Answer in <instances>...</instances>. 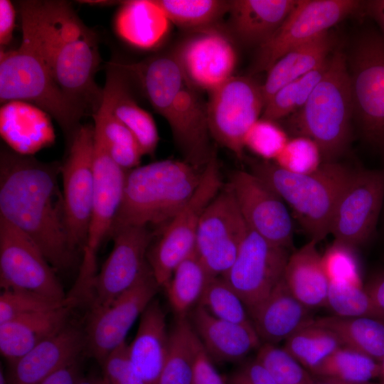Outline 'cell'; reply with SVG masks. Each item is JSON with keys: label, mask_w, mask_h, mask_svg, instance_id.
Instances as JSON below:
<instances>
[{"label": "cell", "mask_w": 384, "mask_h": 384, "mask_svg": "<svg viewBox=\"0 0 384 384\" xmlns=\"http://www.w3.org/2000/svg\"><path fill=\"white\" fill-rule=\"evenodd\" d=\"M60 168L1 147L0 216L31 238L55 271L71 268L78 254L65 225Z\"/></svg>", "instance_id": "cell-1"}, {"label": "cell", "mask_w": 384, "mask_h": 384, "mask_svg": "<svg viewBox=\"0 0 384 384\" xmlns=\"http://www.w3.org/2000/svg\"><path fill=\"white\" fill-rule=\"evenodd\" d=\"M22 41L43 60L60 89L92 114L103 95L95 80L100 63L96 33L65 1L19 3Z\"/></svg>", "instance_id": "cell-2"}, {"label": "cell", "mask_w": 384, "mask_h": 384, "mask_svg": "<svg viewBox=\"0 0 384 384\" xmlns=\"http://www.w3.org/2000/svg\"><path fill=\"white\" fill-rule=\"evenodd\" d=\"M112 62L139 83L152 107L166 119L183 160L203 170L214 151L207 102L188 80L174 51L135 63Z\"/></svg>", "instance_id": "cell-3"}, {"label": "cell", "mask_w": 384, "mask_h": 384, "mask_svg": "<svg viewBox=\"0 0 384 384\" xmlns=\"http://www.w3.org/2000/svg\"><path fill=\"white\" fill-rule=\"evenodd\" d=\"M184 160L164 159L127 171L123 199L110 230L167 224L191 198L201 179Z\"/></svg>", "instance_id": "cell-4"}, {"label": "cell", "mask_w": 384, "mask_h": 384, "mask_svg": "<svg viewBox=\"0 0 384 384\" xmlns=\"http://www.w3.org/2000/svg\"><path fill=\"white\" fill-rule=\"evenodd\" d=\"M248 164L250 172L291 208L310 240L319 242L330 233L337 203L354 169L328 161L313 172L299 174L272 161L250 159Z\"/></svg>", "instance_id": "cell-5"}, {"label": "cell", "mask_w": 384, "mask_h": 384, "mask_svg": "<svg viewBox=\"0 0 384 384\" xmlns=\"http://www.w3.org/2000/svg\"><path fill=\"white\" fill-rule=\"evenodd\" d=\"M353 117L346 57L336 50L323 78L304 105L289 115L288 127L295 137H305L318 146L324 162L335 161L348 145Z\"/></svg>", "instance_id": "cell-6"}, {"label": "cell", "mask_w": 384, "mask_h": 384, "mask_svg": "<svg viewBox=\"0 0 384 384\" xmlns=\"http://www.w3.org/2000/svg\"><path fill=\"white\" fill-rule=\"evenodd\" d=\"M0 101H22L53 117L67 144L82 125L86 110L58 85L41 58L26 43L0 51Z\"/></svg>", "instance_id": "cell-7"}, {"label": "cell", "mask_w": 384, "mask_h": 384, "mask_svg": "<svg viewBox=\"0 0 384 384\" xmlns=\"http://www.w3.org/2000/svg\"><path fill=\"white\" fill-rule=\"evenodd\" d=\"M222 188L219 164L214 151L191 198L159 230L155 242L149 248L147 260L159 287L164 288L176 268L195 252L202 215Z\"/></svg>", "instance_id": "cell-8"}, {"label": "cell", "mask_w": 384, "mask_h": 384, "mask_svg": "<svg viewBox=\"0 0 384 384\" xmlns=\"http://www.w3.org/2000/svg\"><path fill=\"white\" fill-rule=\"evenodd\" d=\"M356 117L365 139L384 146V36L370 31L355 45L349 71Z\"/></svg>", "instance_id": "cell-9"}, {"label": "cell", "mask_w": 384, "mask_h": 384, "mask_svg": "<svg viewBox=\"0 0 384 384\" xmlns=\"http://www.w3.org/2000/svg\"><path fill=\"white\" fill-rule=\"evenodd\" d=\"M209 93L210 137L242 159L245 137L265 107L261 85L250 78L233 76Z\"/></svg>", "instance_id": "cell-10"}, {"label": "cell", "mask_w": 384, "mask_h": 384, "mask_svg": "<svg viewBox=\"0 0 384 384\" xmlns=\"http://www.w3.org/2000/svg\"><path fill=\"white\" fill-rule=\"evenodd\" d=\"M95 130L91 124H82L67 144L61 162L65 218L68 235L76 251L87 245L94 193Z\"/></svg>", "instance_id": "cell-11"}, {"label": "cell", "mask_w": 384, "mask_h": 384, "mask_svg": "<svg viewBox=\"0 0 384 384\" xmlns=\"http://www.w3.org/2000/svg\"><path fill=\"white\" fill-rule=\"evenodd\" d=\"M356 0H299L277 30L259 46L251 73L267 71L291 50L303 45L363 9Z\"/></svg>", "instance_id": "cell-12"}, {"label": "cell", "mask_w": 384, "mask_h": 384, "mask_svg": "<svg viewBox=\"0 0 384 384\" xmlns=\"http://www.w3.org/2000/svg\"><path fill=\"white\" fill-rule=\"evenodd\" d=\"M0 285L56 301L66 295L55 270L26 234L0 216Z\"/></svg>", "instance_id": "cell-13"}, {"label": "cell", "mask_w": 384, "mask_h": 384, "mask_svg": "<svg viewBox=\"0 0 384 384\" xmlns=\"http://www.w3.org/2000/svg\"><path fill=\"white\" fill-rule=\"evenodd\" d=\"M247 230L228 184L205 209L196 238L195 252L213 277H222L231 267Z\"/></svg>", "instance_id": "cell-14"}, {"label": "cell", "mask_w": 384, "mask_h": 384, "mask_svg": "<svg viewBox=\"0 0 384 384\" xmlns=\"http://www.w3.org/2000/svg\"><path fill=\"white\" fill-rule=\"evenodd\" d=\"M154 236L146 226L124 227L111 235L113 247L95 277L91 311L109 304L151 270L147 253Z\"/></svg>", "instance_id": "cell-15"}, {"label": "cell", "mask_w": 384, "mask_h": 384, "mask_svg": "<svg viewBox=\"0 0 384 384\" xmlns=\"http://www.w3.org/2000/svg\"><path fill=\"white\" fill-rule=\"evenodd\" d=\"M384 201V171L355 169L333 215L334 241L351 247L366 242L375 230Z\"/></svg>", "instance_id": "cell-16"}, {"label": "cell", "mask_w": 384, "mask_h": 384, "mask_svg": "<svg viewBox=\"0 0 384 384\" xmlns=\"http://www.w3.org/2000/svg\"><path fill=\"white\" fill-rule=\"evenodd\" d=\"M289 257L287 249L270 242L248 228L233 263L222 277L248 311L282 279Z\"/></svg>", "instance_id": "cell-17"}, {"label": "cell", "mask_w": 384, "mask_h": 384, "mask_svg": "<svg viewBox=\"0 0 384 384\" xmlns=\"http://www.w3.org/2000/svg\"><path fill=\"white\" fill-rule=\"evenodd\" d=\"M159 286L151 270L109 304L91 311L85 331V346L102 365L120 345L137 318L154 299Z\"/></svg>", "instance_id": "cell-18"}, {"label": "cell", "mask_w": 384, "mask_h": 384, "mask_svg": "<svg viewBox=\"0 0 384 384\" xmlns=\"http://www.w3.org/2000/svg\"><path fill=\"white\" fill-rule=\"evenodd\" d=\"M228 184L248 228L275 245L289 247L293 227L283 200L250 171H235Z\"/></svg>", "instance_id": "cell-19"}, {"label": "cell", "mask_w": 384, "mask_h": 384, "mask_svg": "<svg viewBox=\"0 0 384 384\" xmlns=\"http://www.w3.org/2000/svg\"><path fill=\"white\" fill-rule=\"evenodd\" d=\"M191 83L210 92L233 76L237 53L232 38L218 27L193 33L174 50Z\"/></svg>", "instance_id": "cell-20"}, {"label": "cell", "mask_w": 384, "mask_h": 384, "mask_svg": "<svg viewBox=\"0 0 384 384\" xmlns=\"http://www.w3.org/2000/svg\"><path fill=\"white\" fill-rule=\"evenodd\" d=\"M94 193L91 220L85 247L97 252L110 230L121 206L127 171L110 156L95 133Z\"/></svg>", "instance_id": "cell-21"}, {"label": "cell", "mask_w": 384, "mask_h": 384, "mask_svg": "<svg viewBox=\"0 0 384 384\" xmlns=\"http://www.w3.org/2000/svg\"><path fill=\"white\" fill-rule=\"evenodd\" d=\"M85 346V338L78 329L65 326L43 341L27 353L10 363L9 384H38L77 362Z\"/></svg>", "instance_id": "cell-22"}, {"label": "cell", "mask_w": 384, "mask_h": 384, "mask_svg": "<svg viewBox=\"0 0 384 384\" xmlns=\"http://www.w3.org/2000/svg\"><path fill=\"white\" fill-rule=\"evenodd\" d=\"M189 322L212 360L240 361L262 345L252 324L220 319L199 304L192 310Z\"/></svg>", "instance_id": "cell-23"}, {"label": "cell", "mask_w": 384, "mask_h": 384, "mask_svg": "<svg viewBox=\"0 0 384 384\" xmlns=\"http://www.w3.org/2000/svg\"><path fill=\"white\" fill-rule=\"evenodd\" d=\"M309 309L292 294L283 277L270 294L247 313L261 342L275 345L314 320Z\"/></svg>", "instance_id": "cell-24"}, {"label": "cell", "mask_w": 384, "mask_h": 384, "mask_svg": "<svg viewBox=\"0 0 384 384\" xmlns=\"http://www.w3.org/2000/svg\"><path fill=\"white\" fill-rule=\"evenodd\" d=\"M139 318L135 337L128 344L129 359L146 384H158L169 343L166 315L159 300L154 298Z\"/></svg>", "instance_id": "cell-25"}, {"label": "cell", "mask_w": 384, "mask_h": 384, "mask_svg": "<svg viewBox=\"0 0 384 384\" xmlns=\"http://www.w3.org/2000/svg\"><path fill=\"white\" fill-rule=\"evenodd\" d=\"M299 0H232L228 35L244 45L260 46L277 30Z\"/></svg>", "instance_id": "cell-26"}, {"label": "cell", "mask_w": 384, "mask_h": 384, "mask_svg": "<svg viewBox=\"0 0 384 384\" xmlns=\"http://www.w3.org/2000/svg\"><path fill=\"white\" fill-rule=\"evenodd\" d=\"M102 97L112 114L132 133L143 155L153 156L159 141L156 123L133 97L127 75L112 61L107 66Z\"/></svg>", "instance_id": "cell-27"}, {"label": "cell", "mask_w": 384, "mask_h": 384, "mask_svg": "<svg viewBox=\"0 0 384 384\" xmlns=\"http://www.w3.org/2000/svg\"><path fill=\"white\" fill-rule=\"evenodd\" d=\"M71 305L31 313L0 324V351L9 363L65 326Z\"/></svg>", "instance_id": "cell-28"}, {"label": "cell", "mask_w": 384, "mask_h": 384, "mask_svg": "<svg viewBox=\"0 0 384 384\" xmlns=\"http://www.w3.org/2000/svg\"><path fill=\"white\" fill-rule=\"evenodd\" d=\"M1 134L14 151L28 155L50 144L54 139L50 116L22 101L1 104Z\"/></svg>", "instance_id": "cell-29"}, {"label": "cell", "mask_w": 384, "mask_h": 384, "mask_svg": "<svg viewBox=\"0 0 384 384\" xmlns=\"http://www.w3.org/2000/svg\"><path fill=\"white\" fill-rule=\"evenodd\" d=\"M114 28L117 34L132 46L149 50L166 36L171 23L153 0L121 1Z\"/></svg>", "instance_id": "cell-30"}, {"label": "cell", "mask_w": 384, "mask_h": 384, "mask_svg": "<svg viewBox=\"0 0 384 384\" xmlns=\"http://www.w3.org/2000/svg\"><path fill=\"white\" fill-rule=\"evenodd\" d=\"M317 243L310 240L289 255L284 274L292 294L309 309L326 306L329 287Z\"/></svg>", "instance_id": "cell-31"}, {"label": "cell", "mask_w": 384, "mask_h": 384, "mask_svg": "<svg viewBox=\"0 0 384 384\" xmlns=\"http://www.w3.org/2000/svg\"><path fill=\"white\" fill-rule=\"evenodd\" d=\"M331 48V38L326 31L291 50L276 61L267 70V78L261 85L265 104L285 85L324 64L328 60Z\"/></svg>", "instance_id": "cell-32"}, {"label": "cell", "mask_w": 384, "mask_h": 384, "mask_svg": "<svg viewBox=\"0 0 384 384\" xmlns=\"http://www.w3.org/2000/svg\"><path fill=\"white\" fill-rule=\"evenodd\" d=\"M313 324L334 333L343 346L358 351L375 361L384 358V322L371 317L325 316Z\"/></svg>", "instance_id": "cell-33"}, {"label": "cell", "mask_w": 384, "mask_h": 384, "mask_svg": "<svg viewBox=\"0 0 384 384\" xmlns=\"http://www.w3.org/2000/svg\"><path fill=\"white\" fill-rule=\"evenodd\" d=\"M95 134L104 144L112 159L124 171L139 166L141 149L129 129L112 112L102 97L100 106L92 114Z\"/></svg>", "instance_id": "cell-34"}, {"label": "cell", "mask_w": 384, "mask_h": 384, "mask_svg": "<svg viewBox=\"0 0 384 384\" xmlns=\"http://www.w3.org/2000/svg\"><path fill=\"white\" fill-rule=\"evenodd\" d=\"M197 340L188 319L178 318L158 384H193Z\"/></svg>", "instance_id": "cell-35"}, {"label": "cell", "mask_w": 384, "mask_h": 384, "mask_svg": "<svg viewBox=\"0 0 384 384\" xmlns=\"http://www.w3.org/2000/svg\"><path fill=\"white\" fill-rule=\"evenodd\" d=\"M211 278L196 252L176 268L164 289L178 318L186 317L191 308L198 304Z\"/></svg>", "instance_id": "cell-36"}, {"label": "cell", "mask_w": 384, "mask_h": 384, "mask_svg": "<svg viewBox=\"0 0 384 384\" xmlns=\"http://www.w3.org/2000/svg\"><path fill=\"white\" fill-rule=\"evenodd\" d=\"M171 23L193 32L218 27L230 1L153 0Z\"/></svg>", "instance_id": "cell-37"}, {"label": "cell", "mask_w": 384, "mask_h": 384, "mask_svg": "<svg viewBox=\"0 0 384 384\" xmlns=\"http://www.w3.org/2000/svg\"><path fill=\"white\" fill-rule=\"evenodd\" d=\"M311 371L316 376L362 384L381 375V366L371 357L343 346Z\"/></svg>", "instance_id": "cell-38"}, {"label": "cell", "mask_w": 384, "mask_h": 384, "mask_svg": "<svg viewBox=\"0 0 384 384\" xmlns=\"http://www.w3.org/2000/svg\"><path fill=\"white\" fill-rule=\"evenodd\" d=\"M311 322L289 336L283 347L310 370L343 346L334 333Z\"/></svg>", "instance_id": "cell-39"}, {"label": "cell", "mask_w": 384, "mask_h": 384, "mask_svg": "<svg viewBox=\"0 0 384 384\" xmlns=\"http://www.w3.org/2000/svg\"><path fill=\"white\" fill-rule=\"evenodd\" d=\"M329 60L280 88L265 104L261 118L277 122L300 110L325 74Z\"/></svg>", "instance_id": "cell-40"}, {"label": "cell", "mask_w": 384, "mask_h": 384, "mask_svg": "<svg viewBox=\"0 0 384 384\" xmlns=\"http://www.w3.org/2000/svg\"><path fill=\"white\" fill-rule=\"evenodd\" d=\"M198 304L220 319L240 324H252L244 303L222 277L211 278Z\"/></svg>", "instance_id": "cell-41"}, {"label": "cell", "mask_w": 384, "mask_h": 384, "mask_svg": "<svg viewBox=\"0 0 384 384\" xmlns=\"http://www.w3.org/2000/svg\"><path fill=\"white\" fill-rule=\"evenodd\" d=\"M326 306L337 316L371 317L384 322V315L362 287L348 282H329Z\"/></svg>", "instance_id": "cell-42"}, {"label": "cell", "mask_w": 384, "mask_h": 384, "mask_svg": "<svg viewBox=\"0 0 384 384\" xmlns=\"http://www.w3.org/2000/svg\"><path fill=\"white\" fill-rule=\"evenodd\" d=\"M255 359L267 370L276 384H313L314 378L284 348L262 343Z\"/></svg>", "instance_id": "cell-43"}, {"label": "cell", "mask_w": 384, "mask_h": 384, "mask_svg": "<svg viewBox=\"0 0 384 384\" xmlns=\"http://www.w3.org/2000/svg\"><path fill=\"white\" fill-rule=\"evenodd\" d=\"M65 305L75 306L67 297L64 301H56L28 291L4 289L0 295V324L22 315Z\"/></svg>", "instance_id": "cell-44"}, {"label": "cell", "mask_w": 384, "mask_h": 384, "mask_svg": "<svg viewBox=\"0 0 384 384\" xmlns=\"http://www.w3.org/2000/svg\"><path fill=\"white\" fill-rule=\"evenodd\" d=\"M289 138L276 122L260 118L245 139V147L263 160L274 161L281 153Z\"/></svg>", "instance_id": "cell-45"}, {"label": "cell", "mask_w": 384, "mask_h": 384, "mask_svg": "<svg viewBox=\"0 0 384 384\" xmlns=\"http://www.w3.org/2000/svg\"><path fill=\"white\" fill-rule=\"evenodd\" d=\"M321 161V155L317 144L309 138L297 136L289 139L273 161L287 171L306 174L316 170L322 163Z\"/></svg>", "instance_id": "cell-46"}, {"label": "cell", "mask_w": 384, "mask_h": 384, "mask_svg": "<svg viewBox=\"0 0 384 384\" xmlns=\"http://www.w3.org/2000/svg\"><path fill=\"white\" fill-rule=\"evenodd\" d=\"M353 247L334 242L322 255V262L329 282L361 284L357 258Z\"/></svg>", "instance_id": "cell-47"}, {"label": "cell", "mask_w": 384, "mask_h": 384, "mask_svg": "<svg viewBox=\"0 0 384 384\" xmlns=\"http://www.w3.org/2000/svg\"><path fill=\"white\" fill-rule=\"evenodd\" d=\"M125 341L102 363V377L107 384H146L133 368Z\"/></svg>", "instance_id": "cell-48"}, {"label": "cell", "mask_w": 384, "mask_h": 384, "mask_svg": "<svg viewBox=\"0 0 384 384\" xmlns=\"http://www.w3.org/2000/svg\"><path fill=\"white\" fill-rule=\"evenodd\" d=\"M225 382L226 384H276L256 359L238 367L225 378Z\"/></svg>", "instance_id": "cell-49"}, {"label": "cell", "mask_w": 384, "mask_h": 384, "mask_svg": "<svg viewBox=\"0 0 384 384\" xmlns=\"http://www.w3.org/2000/svg\"><path fill=\"white\" fill-rule=\"evenodd\" d=\"M193 384H226L217 371L212 359L198 338L196 346V363Z\"/></svg>", "instance_id": "cell-50"}, {"label": "cell", "mask_w": 384, "mask_h": 384, "mask_svg": "<svg viewBox=\"0 0 384 384\" xmlns=\"http://www.w3.org/2000/svg\"><path fill=\"white\" fill-rule=\"evenodd\" d=\"M16 11L9 0L0 1V45L4 48L13 38L15 27Z\"/></svg>", "instance_id": "cell-51"}, {"label": "cell", "mask_w": 384, "mask_h": 384, "mask_svg": "<svg viewBox=\"0 0 384 384\" xmlns=\"http://www.w3.org/2000/svg\"><path fill=\"white\" fill-rule=\"evenodd\" d=\"M81 377L76 362L55 372L38 384H75Z\"/></svg>", "instance_id": "cell-52"}, {"label": "cell", "mask_w": 384, "mask_h": 384, "mask_svg": "<svg viewBox=\"0 0 384 384\" xmlns=\"http://www.w3.org/2000/svg\"><path fill=\"white\" fill-rule=\"evenodd\" d=\"M365 289L377 309L384 315V273L372 279Z\"/></svg>", "instance_id": "cell-53"}, {"label": "cell", "mask_w": 384, "mask_h": 384, "mask_svg": "<svg viewBox=\"0 0 384 384\" xmlns=\"http://www.w3.org/2000/svg\"><path fill=\"white\" fill-rule=\"evenodd\" d=\"M363 9L376 22L384 36V0L363 1Z\"/></svg>", "instance_id": "cell-54"}, {"label": "cell", "mask_w": 384, "mask_h": 384, "mask_svg": "<svg viewBox=\"0 0 384 384\" xmlns=\"http://www.w3.org/2000/svg\"><path fill=\"white\" fill-rule=\"evenodd\" d=\"M365 383H362V384H365ZM313 384H353V383H348V382L343 381V380L333 378L318 376L316 378H314Z\"/></svg>", "instance_id": "cell-55"}, {"label": "cell", "mask_w": 384, "mask_h": 384, "mask_svg": "<svg viewBox=\"0 0 384 384\" xmlns=\"http://www.w3.org/2000/svg\"><path fill=\"white\" fill-rule=\"evenodd\" d=\"M75 384H107L103 377H81Z\"/></svg>", "instance_id": "cell-56"}, {"label": "cell", "mask_w": 384, "mask_h": 384, "mask_svg": "<svg viewBox=\"0 0 384 384\" xmlns=\"http://www.w3.org/2000/svg\"><path fill=\"white\" fill-rule=\"evenodd\" d=\"M0 384H9L7 375H5L1 366L0 369Z\"/></svg>", "instance_id": "cell-57"}, {"label": "cell", "mask_w": 384, "mask_h": 384, "mask_svg": "<svg viewBox=\"0 0 384 384\" xmlns=\"http://www.w3.org/2000/svg\"><path fill=\"white\" fill-rule=\"evenodd\" d=\"M380 366H381V375L384 376V358L381 361Z\"/></svg>", "instance_id": "cell-58"}, {"label": "cell", "mask_w": 384, "mask_h": 384, "mask_svg": "<svg viewBox=\"0 0 384 384\" xmlns=\"http://www.w3.org/2000/svg\"><path fill=\"white\" fill-rule=\"evenodd\" d=\"M383 384H384V382H383Z\"/></svg>", "instance_id": "cell-59"}]
</instances>
